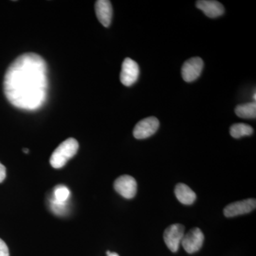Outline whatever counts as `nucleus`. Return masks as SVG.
Masks as SVG:
<instances>
[{"mask_svg": "<svg viewBox=\"0 0 256 256\" xmlns=\"http://www.w3.org/2000/svg\"><path fill=\"white\" fill-rule=\"evenodd\" d=\"M174 194L176 198L185 205H191L196 198V194L184 184L180 183L175 186Z\"/></svg>", "mask_w": 256, "mask_h": 256, "instance_id": "obj_12", "label": "nucleus"}, {"mask_svg": "<svg viewBox=\"0 0 256 256\" xmlns=\"http://www.w3.org/2000/svg\"><path fill=\"white\" fill-rule=\"evenodd\" d=\"M23 151H24V152L26 153V154H28V152H30V150H28V149H24Z\"/></svg>", "mask_w": 256, "mask_h": 256, "instance_id": "obj_19", "label": "nucleus"}, {"mask_svg": "<svg viewBox=\"0 0 256 256\" xmlns=\"http://www.w3.org/2000/svg\"><path fill=\"white\" fill-rule=\"evenodd\" d=\"M235 114L239 118H256V104L255 101L236 106V108H235Z\"/></svg>", "mask_w": 256, "mask_h": 256, "instance_id": "obj_13", "label": "nucleus"}, {"mask_svg": "<svg viewBox=\"0 0 256 256\" xmlns=\"http://www.w3.org/2000/svg\"><path fill=\"white\" fill-rule=\"evenodd\" d=\"M254 129L252 126L244 124H236L230 128V134L234 138L238 139L244 136H252Z\"/></svg>", "mask_w": 256, "mask_h": 256, "instance_id": "obj_14", "label": "nucleus"}, {"mask_svg": "<svg viewBox=\"0 0 256 256\" xmlns=\"http://www.w3.org/2000/svg\"><path fill=\"white\" fill-rule=\"evenodd\" d=\"M204 239V236L201 229L194 228L184 234L181 244L188 254H194L200 250L203 246Z\"/></svg>", "mask_w": 256, "mask_h": 256, "instance_id": "obj_6", "label": "nucleus"}, {"mask_svg": "<svg viewBox=\"0 0 256 256\" xmlns=\"http://www.w3.org/2000/svg\"><path fill=\"white\" fill-rule=\"evenodd\" d=\"M204 68V62L200 57H194L186 60L182 68V75L185 82H194L201 75Z\"/></svg>", "mask_w": 256, "mask_h": 256, "instance_id": "obj_7", "label": "nucleus"}, {"mask_svg": "<svg viewBox=\"0 0 256 256\" xmlns=\"http://www.w3.org/2000/svg\"><path fill=\"white\" fill-rule=\"evenodd\" d=\"M96 16L98 20L105 28H108L112 21V8L110 1L98 0L95 4Z\"/></svg>", "mask_w": 256, "mask_h": 256, "instance_id": "obj_10", "label": "nucleus"}, {"mask_svg": "<svg viewBox=\"0 0 256 256\" xmlns=\"http://www.w3.org/2000/svg\"><path fill=\"white\" fill-rule=\"evenodd\" d=\"M106 254H107V256H119L118 254H116V252H106Z\"/></svg>", "mask_w": 256, "mask_h": 256, "instance_id": "obj_18", "label": "nucleus"}, {"mask_svg": "<svg viewBox=\"0 0 256 256\" xmlns=\"http://www.w3.org/2000/svg\"><path fill=\"white\" fill-rule=\"evenodd\" d=\"M196 8L202 10L206 16L210 18H216L224 14L223 5L217 1L210 0H201L196 2Z\"/></svg>", "mask_w": 256, "mask_h": 256, "instance_id": "obj_11", "label": "nucleus"}, {"mask_svg": "<svg viewBox=\"0 0 256 256\" xmlns=\"http://www.w3.org/2000/svg\"><path fill=\"white\" fill-rule=\"evenodd\" d=\"M6 178V168L0 162V183L4 181Z\"/></svg>", "mask_w": 256, "mask_h": 256, "instance_id": "obj_17", "label": "nucleus"}, {"mask_svg": "<svg viewBox=\"0 0 256 256\" xmlns=\"http://www.w3.org/2000/svg\"><path fill=\"white\" fill-rule=\"evenodd\" d=\"M160 122L156 117H148L138 122L133 130V136L138 140L151 137L158 131Z\"/></svg>", "mask_w": 256, "mask_h": 256, "instance_id": "obj_4", "label": "nucleus"}, {"mask_svg": "<svg viewBox=\"0 0 256 256\" xmlns=\"http://www.w3.org/2000/svg\"><path fill=\"white\" fill-rule=\"evenodd\" d=\"M48 90L47 66L34 53L20 56L6 70L4 92L12 105L18 108L34 110L46 100Z\"/></svg>", "mask_w": 256, "mask_h": 256, "instance_id": "obj_1", "label": "nucleus"}, {"mask_svg": "<svg viewBox=\"0 0 256 256\" xmlns=\"http://www.w3.org/2000/svg\"><path fill=\"white\" fill-rule=\"evenodd\" d=\"M256 92H255V94H254V100H255V101H256Z\"/></svg>", "mask_w": 256, "mask_h": 256, "instance_id": "obj_20", "label": "nucleus"}, {"mask_svg": "<svg viewBox=\"0 0 256 256\" xmlns=\"http://www.w3.org/2000/svg\"><path fill=\"white\" fill-rule=\"evenodd\" d=\"M255 198H248L242 201L233 202L224 208V214L226 217H234L250 213L255 210Z\"/></svg>", "mask_w": 256, "mask_h": 256, "instance_id": "obj_9", "label": "nucleus"}, {"mask_svg": "<svg viewBox=\"0 0 256 256\" xmlns=\"http://www.w3.org/2000/svg\"><path fill=\"white\" fill-rule=\"evenodd\" d=\"M184 226L182 224H172L165 229L164 242L172 252H176L178 250L182 240L184 236Z\"/></svg>", "mask_w": 256, "mask_h": 256, "instance_id": "obj_3", "label": "nucleus"}, {"mask_svg": "<svg viewBox=\"0 0 256 256\" xmlns=\"http://www.w3.org/2000/svg\"><path fill=\"white\" fill-rule=\"evenodd\" d=\"M0 256H10L8 246L1 238H0Z\"/></svg>", "mask_w": 256, "mask_h": 256, "instance_id": "obj_16", "label": "nucleus"}, {"mask_svg": "<svg viewBox=\"0 0 256 256\" xmlns=\"http://www.w3.org/2000/svg\"><path fill=\"white\" fill-rule=\"evenodd\" d=\"M140 76V68L137 62L126 58L122 64L120 82L126 86H131L137 82Z\"/></svg>", "mask_w": 256, "mask_h": 256, "instance_id": "obj_8", "label": "nucleus"}, {"mask_svg": "<svg viewBox=\"0 0 256 256\" xmlns=\"http://www.w3.org/2000/svg\"><path fill=\"white\" fill-rule=\"evenodd\" d=\"M137 182L130 175H122L114 182V188L126 198H132L137 193Z\"/></svg>", "mask_w": 256, "mask_h": 256, "instance_id": "obj_5", "label": "nucleus"}, {"mask_svg": "<svg viewBox=\"0 0 256 256\" xmlns=\"http://www.w3.org/2000/svg\"><path fill=\"white\" fill-rule=\"evenodd\" d=\"M78 146V141L74 138L66 140L52 153L50 158V165L55 169L63 168L69 160L76 156Z\"/></svg>", "mask_w": 256, "mask_h": 256, "instance_id": "obj_2", "label": "nucleus"}, {"mask_svg": "<svg viewBox=\"0 0 256 256\" xmlns=\"http://www.w3.org/2000/svg\"><path fill=\"white\" fill-rule=\"evenodd\" d=\"M70 191L64 185H58L54 188L53 203L56 204L65 205L66 202L70 196Z\"/></svg>", "mask_w": 256, "mask_h": 256, "instance_id": "obj_15", "label": "nucleus"}]
</instances>
